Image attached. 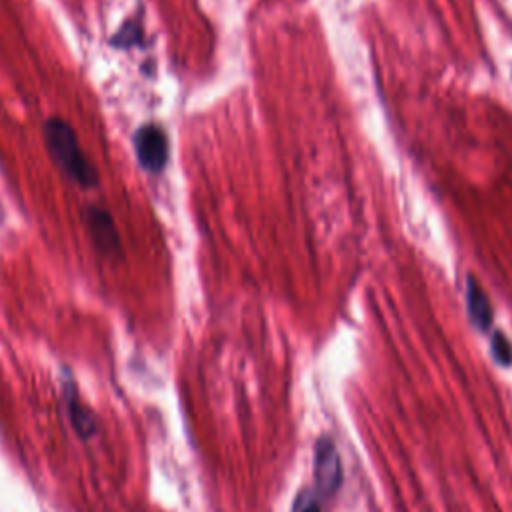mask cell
Returning <instances> with one entry per match:
<instances>
[{"mask_svg":"<svg viewBox=\"0 0 512 512\" xmlns=\"http://www.w3.org/2000/svg\"><path fill=\"white\" fill-rule=\"evenodd\" d=\"M84 224H86V230H88L98 252H102L106 256L118 252L120 238H118V230H116L114 220L108 210H104L100 206L84 208Z\"/></svg>","mask_w":512,"mask_h":512,"instance_id":"cell-4","label":"cell"},{"mask_svg":"<svg viewBox=\"0 0 512 512\" xmlns=\"http://www.w3.org/2000/svg\"><path fill=\"white\" fill-rule=\"evenodd\" d=\"M62 402H64L68 424L72 426L74 434L80 440L94 438L98 434V420H96L94 412L86 406V402L80 396V390L76 388L74 380H70V378L62 386Z\"/></svg>","mask_w":512,"mask_h":512,"instance_id":"cell-3","label":"cell"},{"mask_svg":"<svg viewBox=\"0 0 512 512\" xmlns=\"http://www.w3.org/2000/svg\"><path fill=\"white\" fill-rule=\"evenodd\" d=\"M44 144L52 162L70 182L82 188L98 186V170L84 156L78 136L66 120L52 116L44 122Z\"/></svg>","mask_w":512,"mask_h":512,"instance_id":"cell-1","label":"cell"},{"mask_svg":"<svg viewBox=\"0 0 512 512\" xmlns=\"http://www.w3.org/2000/svg\"><path fill=\"white\" fill-rule=\"evenodd\" d=\"M314 478H316V486L322 494H332L340 486V478H342L340 458H338V452H336L332 440H328V438H320L316 444Z\"/></svg>","mask_w":512,"mask_h":512,"instance_id":"cell-5","label":"cell"},{"mask_svg":"<svg viewBox=\"0 0 512 512\" xmlns=\"http://www.w3.org/2000/svg\"><path fill=\"white\" fill-rule=\"evenodd\" d=\"M466 306H468L470 320L476 324V328L488 330L492 324L490 302H488L484 290L480 288V284L472 276L466 280Z\"/></svg>","mask_w":512,"mask_h":512,"instance_id":"cell-6","label":"cell"},{"mask_svg":"<svg viewBox=\"0 0 512 512\" xmlns=\"http://www.w3.org/2000/svg\"><path fill=\"white\" fill-rule=\"evenodd\" d=\"M138 162L148 172H160L168 160V138L156 124H144L134 134Z\"/></svg>","mask_w":512,"mask_h":512,"instance_id":"cell-2","label":"cell"},{"mask_svg":"<svg viewBox=\"0 0 512 512\" xmlns=\"http://www.w3.org/2000/svg\"><path fill=\"white\" fill-rule=\"evenodd\" d=\"M490 346H492L494 358H496L500 364H504V366L512 364V344H510V340H508L502 332H494Z\"/></svg>","mask_w":512,"mask_h":512,"instance_id":"cell-7","label":"cell"},{"mask_svg":"<svg viewBox=\"0 0 512 512\" xmlns=\"http://www.w3.org/2000/svg\"><path fill=\"white\" fill-rule=\"evenodd\" d=\"M294 512H320V508L310 494H300L294 502Z\"/></svg>","mask_w":512,"mask_h":512,"instance_id":"cell-8","label":"cell"}]
</instances>
